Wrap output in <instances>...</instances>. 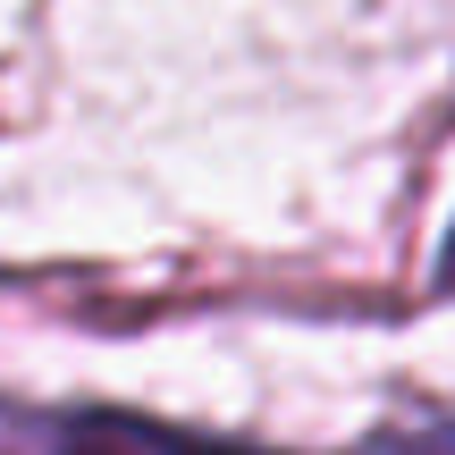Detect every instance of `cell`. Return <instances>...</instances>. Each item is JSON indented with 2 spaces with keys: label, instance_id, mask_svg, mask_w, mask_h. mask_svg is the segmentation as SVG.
<instances>
[{
  "label": "cell",
  "instance_id": "cell-2",
  "mask_svg": "<svg viewBox=\"0 0 455 455\" xmlns=\"http://www.w3.org/2000/svg\"><path fill=\"white\" fill-rule=\"evenodd\" d=\"M363 455H455V413H439V422H405V430H379Z\"/></svg>",
  "mask_w": 455,
  "mask_h": 455
},
{
  "label": "cell",
  "instance_id": "cell-1",
  "mask_svg": "<svg viewBox=\"0 0 455 455\" xmlns=\"http://www.w3.org/2000/svg\"><path fill=\"white\" fill-rule=\"evenodd\" d=\"M0 455H270V447L169 430L118 405H0Z\"/></svg>",
  "mask_w": 455,
  "mask_h": 455
},
{
  "label": "cell",
  "instance_id": "cell-3",
  "mask_svg": "<svg viewBox=\"0 0 455 455\" xmlns=\"http://www.w3.org/2000/svg\"><path fill=\"white\" fill-rule=\"evenodd\" d=\"M439 287H455V236H447V261H439Z\"/></svg>",
  "mask_w": 455,
  "mask_h": 455
}]
</instances>
